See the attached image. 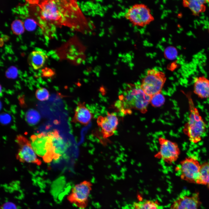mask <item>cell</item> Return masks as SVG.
<instances>
[{
    "label": "cell",
    "mask_w": 209,
    "mask_h": 209,
    "mask_svg": "<svg viewBox=\"0 0 209 209\" xmlns=\"http://www.w3.org/2000/svg\"><path fill=\"white\" fill-rule=\"evenodd\" d=\"M150 98L142 90L140 85L128 84L122 93L119 96L116 105L125 114H130L132 109L144 113L147 111Z\"/></svg>",
    "instance_id": "cell-1"
},
{
    "label": "cell",
    "mask_w": 209,
    "mask_h": 209,
    "mask_svg": "<svg viewBox=\"0 0 209 209\" xmlns=\"http://www.w3.org/2000/svg\"><path fill=\"white\" fill-rule=\"evenodd\" d=\"M71 2L65 1L45 0L39 4L41 18L43 20L54 24H63L66 22L70 16L72 6Z\"/></svg>",
    "instance_id": "cell-2"
},
{
    "label": "cell",
    "mask_w": 209,
    "mask_h": 209,
    "mask_svg": "<svg viewBox=\"0 0 209 209\" xmlns=\"http://www.w3.org/2000/svg\"><path fill=\"white\" fill-rule=\"evenodd\" d=\"M190 108V113L187 122L184 126L183 133L189 140L194 143L200 142L205 132L206 125L196 108L189 94L186 95Z\"/></svg>",
    "instance_id": "cell-3"
},
{
    "label": "cell",
    "mask_w": 209,
    "mask_h": 209,
    "mask_svg": "<svg viewBox=\"0 0 209 209\" xmlns=\"http://www.w3.org/2000/svg\"><path fill=\"white\" fill-rule=\"evenodd\" d=\"M32 147L35 152L42 157L44 161L49 163L55 157V149L50 133H42L31 137Z\"/></svg>",
    "instance_id": "cell-4"
},
{
    "label": "cell",
    "mask_w": 209,
    "mask_h": 209,
    "mask_svg": "<svg viewBox=\"0 0 209 209\" xmlns=\"http://www.w3.org/2000/svg\"><path fill=\"white\" fill-rule=\"evenodd\" d=\"M125 17L134 26L143 27L151 23L154 20L151 11L146 5L134 4L125 12Z\"/></svg>",
    "instance_id": "cell-5"
},
{
    "label": "cell",
    "mask_w": 209,
    "mask_h": 209,
    "mask_svg": "<svg viewBox=\"0 0 209 209\" xmlns=\"http://www.w3.org/2000/svg\"><path fill=\"white\" fill-rule=\"evenodd\" d=\"M166 80L163 72L152 69L148 70L143 79L140 87L147 95L150 96L161 93Z\"/></svg>",
    "instance_id": "cell-6"
},
{
    "label": "cell",
    "mask_w": 209,
    "mask_h": 209,
    "mask_svg": "<svg viewBox=\"0 0 209 209\" xmlns=\"http://www.w3.org/2000/svg\"><path fill=\"white\" fill-rule=\"evenodd\" d=\"M92 184L88 181H84L75 185L67 197L68 201L80 209L87 206L89 197L92 189Z\"/></svg>",
    "instance_id": "cell-7"
},
{
    "label": "cell",
    "mask_w": 209,
    "mask_h": 209,
    "mask_svg": "<svg viewBox=\"0 0 209 209\" xmlns=\"http://www.w3.org/2000/svg\"><path fill=\"white\" fill-rule=\"evenodd\" d=\"M158 140L159 149L155 155L156 157L168 164H171L177 161L180 153L177 144L162 137H159Z\"/></svg>",
    "instance_id": "cell-8"
},
{
    "label": "cell",
    "mask_w": 209,
    "mask_h": 209,
    "mask_svg": "<svg viewBox=\"0 0 209 209\" xmlns=\"http://www.w3.org/2000/svg\"><path fill=\"white\" fill-rule=\"evenodd\" d=\"M201 165L194 157L185 158L180 162L181 179L190 183H196L199 176Z\"/></svg>",
    "instance_id": "cell-9"
},
{
    "label": "cell",
    "mask_w": 209,
    "mask_h": 209,
    "mask_svg": "<svg viewBox=\"0 0 209 209\" xmlns=\"http://www.w3.org/2000/svg\"><path fill=\"white\" fill-rule=\"evenodd\" d=\"M19 146L17 159L22 162H27L39 165L41 161L37 158L30 142L25 137L19 135L16 138Z\"/></svg>",
    "instance_id": "cell-10"
},
{
    "label": "cell",
    "mask_w": 209,
    "mask_h": 209,
    "mask_svg": "<svg viewBox=\"0 0 209 209\" xmlns=\"http://www.w3.org/2000/svg\"><path fill=\"white\" fill-rule=\"evenodd\" d=\"M97 123L100 128L103 137L107 138L112 136L117 129L118 120L116 115L113 113L107 112L105 116H99Z\"/></svg>",
    "instance_id": "cell-11"
},
{
    "label": "cell",
    "mask_w": 209,
    "mask_h": 209,
    "mask_svg": "<svg viewBox=\"0 0 209 209\" xmlns=\"http://www.w3.org/2000/svg\"><path fill=\"white\" fill-rule=\"evenodd\" d=\"M201 203L199 193L197 192L190 196H180L174 201L170 209H199Z\"/></svg>",
    "instance_id": "cell-12"
},
{
    "label": "cell",
    "mask_w": 209,
    "mask_h": 209,
    "mask_svg": "<svg viewBox=\"0 0 209 209\" xmlns=\"http://www.w3.org/2000/svg\"><path fill=\"white\" fill-rule=\"evenodd\" d=\"M93 117V114L85 107V103L79 102L75 110L72 122L86 125L89 123Z\"/></svg>",
    "instance_id": "cell-13"
},
{
    "label": "cell",
    "mask_w": 209,
    "mask_h": 209,
    "mask_svg": "<svg viewBox=\"0 0 209 209\" xmlns=\"http://www.w3.org/2000/svg\"><path fill=\"white\" fill-rule=\"evenodd\" d=\"M194 91L200 98H209V80L204 77L195 78L194 81Z\"/></svg>",
    "instance_id": "cell-14"
},
{
    "label": "cell",
    "mask_w": 209,
    "mask_h": 209,
    "mask_svg": "<svg viewBox=\"0 0 209 209\" xmlns=\"http://www.w3.org/2000/svg\"><path fill=\"white\" fill-rule=\"evenodd\" d=\"M47 56L43 51H34L31 52L28 57L29 64L34 69L37 70L42 67L45 64Z\"/></svg>",
    "instance_id": "cell-15"
},
{
    "label": "cell",
    "mask_w": 209,
    "mask_h": 209,
    "mask_svg": "<svg viewBox=\"0 0 209 209\" xmlns=\"http://www.w3.org/2000/svg\"><path fill=\"white\" fill-rule=\"evenodd\" d=\"M204 0H185L183 1V4L188 7L193 14L197 15L204 12L205 9Z\"/></svg>",
    "instance_id": "cell-16"
},
{
    "label": "cell",
    "mask_w": 209,
    "mask_h": 209,
    "mask_svg": "<svg viewBox=\"0 0 209 209\" xmlns=\"http://www.w3.org/2000/svg\"><path fill=\"white\" fill-rule=\"evenodd\" d=\"M196 183L209 185V162H205L201 165L199 176Z\"/></svg>",
    "instance_id": "cell-17"
},
{
    "label": "cell",
    "mask_w": 209,
    "mask_h": 209,
    "mask_svg": "<svg viewBox=\"0 0 209 209\" xmlns=\"http://www.w3.org/2000/svg\"><path fill=\"white\" fill-rule=\"evenodd\" d=\"M132 209H159V206L156 202L148 200H144L134 202Z\"/></svg>",
    "instance_id": "cell-18"
},
{
    "label": "cell",
    "mask_w": 209,
    "mask_h": 209,
    "mask_svg": "<svg viewBox=\"0 0 209 209\" xmlns=\"http://www.w3.org/2000/svg\"><path fill=\"white\" fill-rule=\"evenodd\" d=\"M25 117L27 122L31 125L36 124L40 119V116L39 112L33 109L28 110L26 113Z\"/></svg>",
    "instance_id": "cell-19"
},
{
    "label": "cell",
    "mask_w": 209,
    "mask_h": 209,
    "mask_svg": "<svg viewBox=\"0 0 209 209\" xmlns=\"http://www.w3.org/2000/svg\"><path fill=\"white\" fill-rule=\"evenodd\" d=\"M165 100L164 96L159 93L150 97V103L153 107H159L164 104Z\"/></svg>",
    "instance_id": "cell-20"
},
{
    "label": "cell",
    "mask_w": 209,
    "mask_h": 209,
    "mask_svg": "<svg viewBox=\"0 0 209 209\" xmlns=\"http://www.w3.org/2000/svg\"><path fill=\"white\" fill-rule=\"evenodd\" d=\"M24 24L19 19H16L13 21L11 24V28L13 33L16 35L22 34L24 30Z\"/></svg>",
    "instance_id": "cell-21"
},
{
    "label": "cell",
    "mask_w": 209,
    "mask_h": 209,
    "mask_svg": "<svg viewBox=\"0 0 209 209\" xmlns=\"http://www.w3.org/2000/svg\"><path fill=\"white\" fill-rule=\"evenodd\" d=\"M35 96L38 100L41 101H44L48 99L49 93L46 89L41 88L36 91Z\"/></svg>",
    "instance_id": "cell-22"
},
{
    "label": "cell",
    "mask_w": 209,
    "mask_h": 209,
    "mask_svg": "<svg viewBox=\"0 0 209 209\" xmlns=\"http://www.w3.org/2000/svg\"><path fill=\"white\" fill-rule=\"evenodd\" d=\"M18 70L14 66H11L9 67L6 71V76L8 78L15 79L17 78L18 75Z\"/></svg>",
    "instance_id": "cell-23"
},
{
    "label": "cell",
    "mask_w": 209,
    "mask_h": 209,
    "mask_svg": "<svg viewBox=\"0 0 209 209\" xmlns=\"http://www.w3.org/2000/svg\"><path fill=\"white\" fill-rule=\"evenodd\" d=\"M55 74L53 70L48 67H46L42 70V75L45 77H52Z\"/></svg>",
    "instance_id": "cell-24"
},
{
    "label": "cell",
    "mask_w": 209,
    "mask_h": 209,
    "mask_svg": "<svg viewBox=\"0 0 209 209\" xmlns=\"http://www.w3.org/2000/svg\"><path fill=\"white\" fill-rule=\"evenodd\" d=\"M24 26L25 28L28 30H32L36 26L35 22L31 19H28L25 22Z\"/></svg>",
    "instance_id": "cell-25"
},
{
    "label": "cell",
    "mask_w": 209,
    "mask_h": 209,
    "mask_svg": "<svg viewBox=\"0 0 209 209\" xmlns=\"http://www.w3.org/2000/svg\"><path fill=\"white\" fill-rule=\"evenodd\" d=\"M11 120V116L9 114L6 113H3L1 114L0 120L3 124H8L10 122Z\"/></svg>",
    "instance_id": "cell-26"
},
{
    "label": "cell",
    "mask_w": 209,
    "mask_h": 209,
    "mask_svg": "<svg viewBox=\"0 0 209 209\" xmlns=\"http://www.w3.org/2000/svg\"><path fill=\"white\" fill-rule=\"evenodd\" d=\"M1 209H17L16 206L12 202H8L3 204Z\"/></svg>",
    "instance_id": "cell-27"
},
{
    "label": "cell",
    "mask_w": 209,
    "mask_h": 209,
    "mask_svg": "<svg viewBox=\"0 0 209 209\" xmlns=\"http://www.w3.org/2000/svg\"><path fill=\"white\" fill-rule=\"evenodd\" d=\"M208 187L209 188V185H208Z\"/></svg>",
    "instance_id": "cell-28"
},
{
    "label": "cell",
    "mask_w": 209,
    "mask_h": 209,
    "mask_svg": "<svg viewBox=\"0 0 209 209\" xmlns=\"http://www.w3.org/2000/svg\"><path fill=\"white\" fill-rule=\"evenodd\" d=\"M208 1L209 3V0Z\"/></svg>",
    "instance_id": "cell-29"
}]
</instances>
